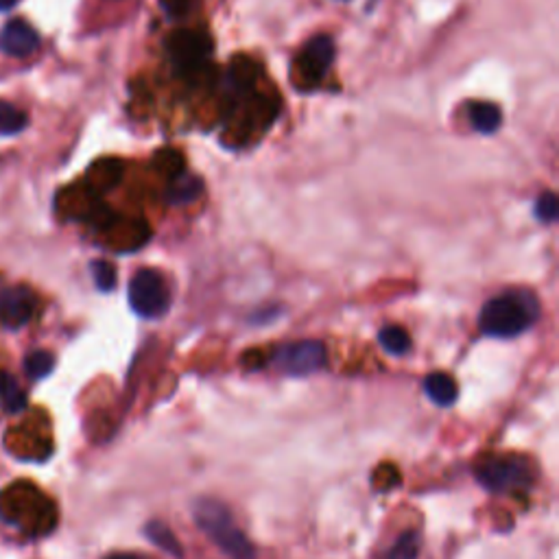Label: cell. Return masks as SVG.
Segmentation results:
<instances>
[{
  "mask_svg": "<svg viewBox=\"0 0 559 559\" xmlns=\"http://www.w3.org/2000/svg\"><path fill=\"white\" fill-rule=\"evenodd\" d=\"M540 317L537 297L527 288H513L502 293L483 306L479 328L483 334L494 339H513L528 330Z\"/></svg>",
  "mask_w": 559,
  "mask_h": 559,
  "instance_id": "1",
  "label": "cell"
},
{
  "mask_svg": "<svg viewBox=\"0 0 559 559\" xmlns=\"http://www.w3.org/2000/svg\"><path fill=\"white\" fill-rule=\"evenodd\" d=\"M197 527L232 559H256V548L236 527L230 510L215 498H200L192 505Z\"/></svg>",
  "mask_w": 559,
  "mask_h": 559,
  "instance_id": "2",
  "label": "cell"
},
{
  "mask_svg": "<svg viewBox=\"0 0 559 559\" xmlns=\"http://www.w3.org/2000/svg\"><path fill=\"white\" fill-rule=\"evenodd\" d=\"M476 479L490 492H513L527 490L536 479V472L525 457L501 455L487 457L476 466Z\"/></svg>",
  "mask_w": 559,
  "mask_h": 559,
  "instance_id": "3",
  "label": "cell"
},
{
  "mask_svg": "<svg viewBox=\"0 0 559 559\" xmlns=\"http://www.w3.org/2000/svg\"><path fill=\"white\" fill-rule=\"evenodd\" d=\"M129 304L145 319L162 317L169 311L171 293L164 278L154 269H142L129 282Z\"/></svg>",
  "mask_w": 559,
  "mask_h": 559,
  "instance_id": "4",
  "label": "cell"
},
{
  "mask_svg": "<svg viewBox=\"0 0 559 559\" xmlns=\"http://www.w3.org/2000/svg\"><path fill=\"white\" fill-rule=\"evenodd\" d=\"M171 62L186 79H197L206 70V59L212 53V40L203 31H177L166 44Z\"/></svg>",
  "mask_w": 559,
  "mask_h": 559,
  "instance_id": "5",
  "label": "cell"
},
{
  "mask_svg": "<svg viewBox=\"0 0 559 559\" xmlns=\"http://www.w3.org/2000/svg\"><path fill=\"white\" fill-rule=\"evenodd\" d=\"M271 360L282 374L308 376L319 372L326 365V345L313 339L287 343L273 352Z\"/></svg>",
  "mask_w": 559,
  "mask_h": 559,
  "instance_id": "6",
  "label": "cell"
},
{
  "mask_svg": "<svg viewBox=\"0 0 559 559\" xmlns=\"http://www.w3.org/2000/svg\"><path fill=\"white\" fill-rule=\"evenodd\" d=\"M334 62V42L330 35H315L311 42L304 47L302 53H299L297 66H299V75L302 79H306L308 84H319L326 73L330 70V66Z\"/></svg>",
  "mask_w": 559,
  "mask_h": 559,
  "instance_id": "7",
  "label": "cell"
},
{
  "mask_svg": "<svg viewBox=\"0 0 559 559\" xmlns=\"http://www.w3.org/2000/svg\"><path fill=\"white\" fill-rule=\"evenodd\" d=\"M35 313V296L27 287L0 288V326L9 330L22 328Z\"/></svg>",
  "mask_w": 559,
  "mask_h": 559,
  "instance_id": "8",
  "label": "cell"
},
{
  "mask_svg": "<svg viewBox=\"0 0 559 559\" xmlns=\"http://www.w3.org/2000/svg\"><path fill=\"white\" fill-rule=\"evenodd\" d=\"M40 44V35L24 20H9L0 31V50L9 58H29Z\"/></svg>",
  "mask_w": 559,
  "mask_h": 559,
  "instance_id": "9",
  "label": "cell"
},
{
  "mask_svg": "<svg viewBox=\"0 0 559 559\" xmlns=\"http://www.w3.org/2000/svg\"><path fill=\"white\" fill-rule=\"evenodd\" d=\"M123 177V162L116 157H105V160L94 162L85 175V188L94 195H103L120 182Z\"/></svg>",
  "mask_w": 559,
  "mask_h": 559,
  "instance_id": "10",
  "label": "cell"
},
{
  "mask_svg": "<svg viewBox=\"0 0 559 559\" xmlns=\"http://www.w3.org/2000/svg\"><path fill=\"white\" fill-rule=\"evenodd\" d=\"M424 391L435 404L450 406L459 398V387H457L455 378H450L444 372H433L424 378Z\"/></svg>",
  "mask_w": 559,
  "mask_h": 559,
  "instance_id": "11",
  "label": "cell"
},
{
  "mask_svg": "<svg viewBox=\"0 0 559 559\" xmlns=\"http://www.w3.org/2000/svg\"><path fill=\"white\" fill-rule=\"evenodd\" d=\"M203 186L201 180L191 173H182V175L173 177L169 188H166V201L175 203V206H184V203L195 201L201 195Z\"/></svg>",
  "mask_w": 559,
  "mask_h": 559,
  "instance_id": "12",
  "label": "cell"
},
{
  "mask_svg": "<svg viewBox=\"0 0 559 559\" xmlns=\"http://www.w3.org/2000/svg\"><path fill=\"white\" fill-rule=\"evenodd\" d=\"M108 232L120 234V236L111 241V245L116 249H123V252H134V249L145 245L146 238H149V226L145 221H131L129 226L123 227H120V221H116Z\"/></svg>",
  "mask_w": 559,
  "mask_h": 559,
  "instance_id": "13",
  "label": "cell"
},
{
  "mask_svg": "<svg viewBox=\"0 0 559 559\" xmlns=\"http://www.w3.org/2000/svg\"><path fill=\"white\" fill-rule=\"evenodd\" d=\"M470 123L479 134H496L502 125V114L498 105L487 103V101H475L470 105Z\"/></svg>",
  "mask_w": 559,
  "mask_h": 559,
  "instance_id": "14",
  "label": "cell"
},
{
  "mask_svg": "<svg viewBox=\"0 0 559 559\" xmlns=\"http://www.w3.org/2000/svg\"><path fill=\"white\" fill-rule=\"evenodd\" d=\"M145 536L149 537L151 544H155L157 548H162V551H164L166 555H171V557H175V559L184 557V548H182L180 540H177L175 533H173L171 528L164 525V522L151 520L149 525L145 527Z\"/></svg>",
  "mask_w": 559,
  "mask_h": 559,
  "instance_id": "15",
  "label": "cell"
},
{
  "mask_svg": "<svg viewBox=\"0 0 559 559\" xmlns=\"http://www.w3.org/2000/svg\"><path fill=\"white\" fill-rule=\"evenodd\" d=\"M0 404L9 413H20L27 406V395L20 389L18 380L7 372H0Z\"/></svg>",
  "mask_w": 559,
  "mask_h": 559,
  "instance_id": "16",
  "label": "cell"
},
{
  "mask_svg": "<svg viewBox=\"0 0 559 559\" xmlns=\"http://www.w3.org/2000/svg\"><path fill=\"white\" fill-rule=\"evenodd\" d=\"M378 342L383 345L385 352L394 354V357H403L411 350L409 333L400 326H385L378 333Z\"/></svg>",
  "mask_w": 559,
  "mask_h": 559,
  "instance_id": "17",
  "label": "cell"
},
{
  "mask_svg": "<svg viewBox=\"0 0 559 559\" xmlns=\"http://www.w3.org/2000/svg\"><path fill=\"white\" fill-rule=\"evenodd\" d=\"M29 123L27 114L16 105L0 101V136H16Z\"/></svg>",
  "mask_w": 559,
  "mask_h": 559,
  "instance_id": "18",
  "label": "cell"
},
{
  "mask_svg": "<svg viewBox=\"0 0 559 559\" xmlns=\"http://www.w3.org/2000/svg\"><path fill=\"white\" fill-rule=\"evenodd\" d=\"M154 166L157 173H162V175H166L169 180H173V177L182 175L186 169V160L184 155L180 154L177 149H171V146H166V149H160L157 154L154 155Z\"/></svg>",
  "mask_w": 559,
  "mask_h": 559,
  "instance_id": "19",
  "label": "cell"
},
{
  "mask_svg": "<svg viewBox=\"0 0 559 559\" xmlns=\"http://www.w3.org/2000/svg\"><path fill=\"white\" fill-rule=\"evenodd\" d=\"M55 368V357L47 350H33L27 359H24V372H27L29 378L40 380L47 378V376L53 372Z\"/></svg>",
  "mask_w": 559,
  "mask_h": 559,
  "instance_id": "20",
  "label": "cell"
},
{
  "mask_svg": "<svg viewBox=\"0 0 559 559\" xmlns=\"http://www.w3.org/2000/svg\"><path fill=\"white\" fill-rule=\"evenodd\" d=\"M420 536L415 531H404L389 551V559H418Z\"/></svg>",
  "mask_w": 559,
  "mask_h": 559,
  "instance_id": "21",
  "label": "cell"
},
{
  "mask_svg": "<svg viewBox=\"0 0 559 559\" xmlns=\"http://www.w3.org/2000/svg\"><path fill=\"white\" fill-rule=\"evenodd\" d=\"M559 217V200L555 192L546 191L536 200V218L542 223H555Z\"/></svg>",
  "mask_w": 559,
  "mask_h": 559,
  "instance_id": "22",
  "label": "cell"
},
{
  "mask_svg": "<svg viewBox=\"0 0 559 559\" xmlns=\"http://www.w3.org/2000/svg\"><path fill=\"white\" fill-rule=\"evenodd\" d=\"M90 267H93V278L96 287L103 293H110L116 287V269L108 261H94Z\"/></svg>",
  "mask_w": 559,
  "mask_h": 559,
  "instance_id": "23",
  "label": "cell"
},
{
  "mask_svg": "<svg viewBox=\"0 0 559 559\" xmlns=\"http://www.w3.org/2000/svg\"><path fill=\"white\" fill-rule=\"evenodd\" d=\"M192 0H160L162 9L166 12V16L171 18H184L191 9Z\"/></svg>",
  "mask_w": 559,
  "mask_h": 559,
  "instance_id": "24",
  "label": "cell"
},
{
  "mask_svg": "<svg viewBox=\"0 0 559 559\" xmlns=\"http://www.w3.org/2000/svg\"><path fill=\"white\" fill-rule=\"evenodd\" d=\"M18 4V0H0V12H9Z\"/></svg>",
  "mask_w": 559,
  "mask_h": 559,
  "instance_id": "25",
  "label": "cell"
},
{
  "mask_svg": "<svg viewBox=\"0 0 559 559\" xmlns=\"http://www.w3.org/2000/svg\"><path fill=\"white\" fill-rule=\"evenodd\" d=\"M108 559H146V557H138V555H131V553H116V555H110Z\"/></svg>",
  "mask_w": 559,
  "mask_h": 559,
  "instance_id": "26",
  "label": "cell"
}]
</instances>
